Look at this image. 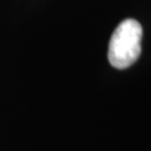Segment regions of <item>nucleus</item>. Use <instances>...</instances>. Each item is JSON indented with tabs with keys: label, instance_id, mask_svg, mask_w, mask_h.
Instances as JSON below:
<instances>
[{
	"label": "nucleus",
	"instance_id": "f257e3e1",
	"mask_svg": "<svg viewBox=\"0 0 151 151\" xmlns=\"http://www.w3.org/2000/svg\"><path fill=\"white\" fill-rule=\"evenodd\" d=\"M142 27L135 19L120 22L109 43L108 58L115 68L123 70L134 63L141 53Z\"/></svg>",
	"mask_w": 151,
	"mask_h": 151
}]
</instances>
